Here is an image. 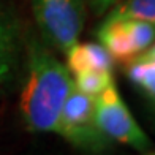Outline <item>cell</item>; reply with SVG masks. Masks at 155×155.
<instances>
[{"mask_svg": "<svg viewBox=\"0 0 155 155\" xmlns=\"http://www.w3.org/2000/svg\"><path fill=\"white\" fill-rule=\"evenodd\" d=\"M67 68L73 74L86 71H112L114 59L103 45L76 43L65 54Z\"/></svg>", "mask_w": 155, "mask_h": 155, "instance_id": "cell-7", "label": "cell"}, {"mask_svg": "<svg viewBox=\"0 0 155 155\" xmlns=\"http://www.w3.org/2000/svg\"><path fill=\"white\" fill-rule=\"evenodd\" d=\"M55 133L86 153H101L111 146L95 122V97L79 92L74 86L63 103Z\"/></svg>", "mask_w": 155, "mask_h": 155, "instance_id": "cell-2", "label": "cell"}, {"mask_svg": "<svg viewBox=\"0 0 155 155\" xmlns=\"http://www.w3.org/2000/svg\"><path fill=\"white\" fill-rule=\"evenodd\" d=\"M32 10L49 46L67 54L78 43L86 19L84 0H32Z\"/></svg>", "mask_w": 155, "mask_h": 155, "instance_id": "cell-3", "label": "cell"}, {"mask_svg": "<svg viewBox=\"0 0 155 155\" xmlns=\"http://www.w3.org/2000/svg\"><path fill=\"white\" fill-rule=\"evenodd\" d=\"M108 13L133 18L155 27V0H124Z\"/></svg>", "mask_w": 155, "mask_h": 155, "instance_id": "cell-9", "label": "cell"}, {"mask_svg": "<svg viewBox=\"0 0 155 155\" xmlns=\"http://www.w3.org/2000/svg\"><path fill=\"white\" fill-rule=\"evenodd\" d=\"M146 155H155V152H144Z\"/></svg>", "mask_w": 155, "mask_h": 155, "instance_id": "cell-14", "label": "cell"}, {"mask_svg": "<svg viewBox=\"0 0 155 155\" xmlns=\"http://www.w3.org/2000/svg\"><path fill=\"white\" fill-rule=\"evenodd\" d=\"M21 32L15 15L0 2V84L15 76L19 65Z\"/></svg>", "mask_w": 155, "mask_h": 155, "instance_id": "cell-6", "label": "cell"}, {"mask_svg": "<svg viewBox=\"0 0 155 155\" xmlns=\"http://www.w3.org/2000/svg\"><path fill=\"white\" fill-rule=\"evenodd\" d=\"M71 89L73 79L68 68L41 43L30 41L19 98L21 116L27 128L35 133H55L63 103Z\"/></svg>", "mask_w": 155, "mask_h": 155, "instance_id": "cell-1", "label": "cell"}, {"mask_svg": "<svg viewBox=\"0 0 155 155\" xmlns=\"http://www.w3.org/2000/svg\"><path fill=\"white\" fill-rule=\"evenodd\" d=\"M120 2L124 0H84V3H87L95 15H104Z\"/></svg>", "mask_w": 155, "mask_h": 155, "instance_id": "cell-11", "label": "cell"}, {"mask_svg": "<svg viewBox=\"0 0 155 155\" xmlns=\"http://www.w3.org/2000/svg\"><path fill=\"white\" fill-rule=\"evenodd\" d=\"M97 38L114 60L130 63L155 41V27L133 18L108 13L97 30Z\"/></svg>", "mask_w": 155, "mask_h": 155, "instance_id": "cell-5", "label": "cell"}, {"mask_svg": "<svg viewBox=\"0 0 155 155\" xmlns=\"http://www.w3.org/2000/svg\"><path fill=\"white\" fill-rule=\"evenodd\" d=\"M135 60H138V62H150V63H155V41H153V43H152L149 48H147L141 55H138Z\"/></svg>", "mask_w": 155, "mask_h": 155, "instance_id": "cell-12", "label": "cell"}, {"mask_svg": "<svg viewBox=\"0 0 155 155\" xmlns=\"http://www.w3.org/2000/svg\"><path fill=\"white\" fill-rule=\"evenodd\" d=\"M152 101V109H153V114H155V100H150Z\"/></svg>", "mask_w": 155, "mask_h": 155, "instance_id": "cell-13", "label": "cell"}, {"mask_svg": "<svg viewBox=\"0 0 155 155\" xmlns=\"http://www.w3.org/2000/svg\"><path fill=\"white\" fill-rule=\"evenodd\" d=\"M125 73L136 87H139L150 100H155V63L133 60L127 63Z\"/></svg>", "mask_w": 155, "mask_h": 155, "instance_id": "cell-8", "label": "cell"}, {"mask_svg": "<svg viewBox=\"0 0 155 155\" xmlns=\"http://www.w3.org/2000/svg\"><path fill=\"white\" fill-rule=\"evenodd\" d=\"M73 86L79 90V92L97 97L100 95L104 89L114 84L112 79V71H86V73H78L74 74Z\"/></svg>", "mask_w": 155, "mask_h": 155, "instance_id": "cell-10", "label": "cell"}, {"mask_svg": "<svg viewBox=\"0 0 155 155\" xmlns=\"http://www.w3.org/2000/svg\"><path fill=\"white\" fill-rule=\"evenodd\" d=\"M95 122L109 141L130 146L139 152H147L152 146L114 84L95 97Z\"/></svg>", "mask_w": 155, "mask_h": 155, "instance_id": "cell-4", "label": "cell"}]
</instances>
